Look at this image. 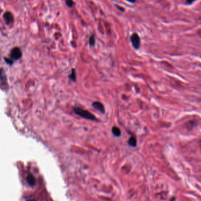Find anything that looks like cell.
<instances>
[{"mask_svg":"<svg viewBox=\"0 0 201 201\" xmlns=\"http://www.w3.org/2000/svg\"><path fill=\"white\" fill-rule=\"evenodd\" d=\"M72 108L74 112L77 115L82 117V118H85L86 119H89V120H91V121L97 120L95 116H94L92 113L89 112L88 111L85 110H83V109L77 107V106H75V107H73Z\"/></svg>","mask_w":201,"mask_h":201,"instance_id":"1","label":"cell"},{"mask_svg":"<svg viewBox=\"0 0 201 201\" xmlns=\"http://www.w3.org/2000/svg\"><path fill=\"white\" fill-rule=\"evenodd\" d=\"M131 41L134 48L138 49L139 48L140 44H141V40L140 38L137 34H133L131 37Z\"/></svg>","mask_w":201,"mask_h":201,"instance_id":"2","label":"cell"},{"mask_svg":"<svg viewBox=\"0 0 201 201\" xmlns=\"http://www.w3.org/2000/svg\"><path fill=\"white\" fill-rule=\"evenodd\" d=\"M93 106L94 108L96 109V110H98V111L102 113V114H104V113L105 112V110L104 105L99 102H94L93 104Z\"/></svg>","mask_w":201,"mask_h":201,"instance_id":"3","label":"cell"},{"mask_svg":"<svg viewBox=\"0 0 201 201\" xmlns=\"http://www.w3.org/2000/svg\"><path fill=\"white\" fill-rule=\"evenodd\" d=\"M112 132L113 134L116 137H119L121 135V131L120 129L117 127H114L112 129Z\"/></svg>","mask_w":201,"mask_h":201,"instance_id":"4","label":"cell"},{"mask_svg":"<svg viewBox=\"0 0 201 201\" xmlns=\"http://www.w3.org/2000/svg\"><path fill=\"white\" fill-rule=\"evenodd\" d=\"M12 55L15 59H18V58L21 56V52L19 49H14L12 52Z\"/></svg>","mask_w":201,"mask_h":201,"instance_id":"5","label":"cell"},{"mask_svg":"<svg viewBox=\"0 0 201 201\" xmlns=\"http://www.w3.org/2000/svg\"><path fill=\"white\" fill-rule=\"evenodd\" d=\"M128 144L132 147H135L137 146V139L133 137H132L129 138L128 141Z\"/></svg>","mask_w":201,"mask_h":201,"instance_id":"6","label":"cell"},{"mask_svg":"<svg viewBox=\"0 0 201 201\" xmlns=\"http://www.w3.org/2000/svg\"><path fill=\"white\" fill-rule=\"evenodd\" d=\"M27 181H28V183L31 186L34 185L35 183V179L34 177L31 175H29L28 177H27Z\"/></svg>","mask_w":201,"mask_h":201,"instance_id":"7","label":"cell"},{"mask_svg":"<svg viewBox=\"0 0 201 201\" xmlns=\"http://www.w3.org/2000/svg\"><path fill=\"white\" fill-rule=\"evenodd\" d=\"M69 78L71 80L74 81V82H75L77 80V75H76V72H75V69H72V71H71V74L69 76Z\"/></svg>","mask_w":201,"mask_h":201,"instance_id":"8","label":"cell"},{"mask_svg":"<svg viewBox=\"0 0 201 201\" xmlns=\"http://www.w3.org/2000/svg\"><path fill=\"white\" fill-rule=\"evenodd\" d=\"M89 45L91 46V47H94L95 44V37L94 35H92L91 37L89 38Z\"/></svg>","mask_w":201,"mask_h":201,"instance_id":"9","label":"cell"},{"mask_svg":"<svg viewBox=\"0 0 201 201\" xmlns=\"http://www.w3.org/2000/svg\"><path fill=\"white\" fill-rule=\"evenodd\" d=\"M65 3H66V5L68 6V7H72L73 6H74V1H72V0H65Z\"/></svg>","mask_w":201,"mask_h":201,"instance_id":"10","label":"cell"},{"mask_svg":"<svg viewBox=\"0 0 201 201\" xmlns=\"http://www.w3.org/2000/svg\"><path fill=\"white\" fill-rule=\"evenodd\" d=\"M195 1H196V0H186V4L190 5V4L194 3Z\"/></svg>","mask_w":201,"mask_h":201,"instance_id":"11","label":"cell"},{"mask_svg":"<svg viewBox=\"0 0 201 201\" xmlns=\"http://www.w3.org/2000/svg\"><path fill=\"white\" fill-rule=\"evenodd\" d=\"M116 7L117 8H118L119 10H121V11H124V10H123V8H121L120 7H119V6H118V5H116Z\"/></svg>","mask_w":201,"mask_h":201,"instance_id":"12","label":"cell"},{"mask_svg":"<svg viewBox=\"0 0 201 201\" xmlns=\"http://www.w3.org/2000/svg\"><path fill=\"white\" fill-rule=\"evenodd\" d=\"M127 1L130 2V3H133L135 2V0H127Z\"/></svg>","mask_w":201,"mask_h":201,"instance_id":"13","label":"cell"},{"mask_svg":"<svg viewBox=\"0 0 201 201\" xmlns=\"http://www.w3.org/2000/svg\"><path fill=\"white\" fill-rule=\"evenodd\" d=\"M200 142H201V141H200Z\"/></svg>","mask_w":201,"mask_h":201,"instance_id":"14","label":"cell"}]
</instances>
